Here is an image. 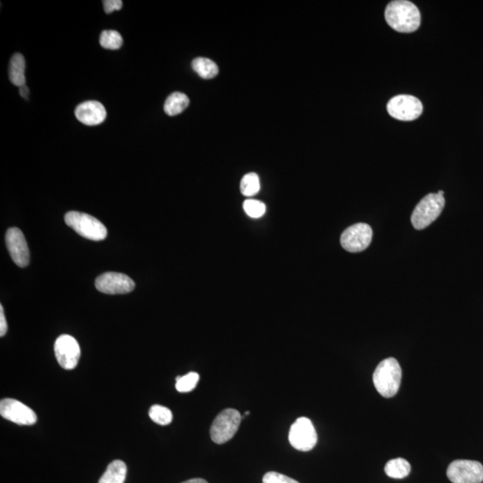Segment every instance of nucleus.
I'll use <instances>...</instances> for the list:
<instances>
[{
  "mask_svg": "<svg viewBox=\"0 0 483 483\" xmlns=\"http://www.w3.org/2000/svg\"><path fill=\"white\" fill-rule=\"evenodd\" d=\"M190 101L185 93L176 92L168 97L164 104V110L168 116L174 117L182 113L188 107Z\"/></svg>",
  "mask_w": 483,
  "mask_h": 483,
  "instance_id": "nucleus-17",
  "label": "nucleus"
},
{
  "mask_svg": "<svg viewBox=\"0 0 483 483\" xmlns=\"http://www.w3.org/2000/svg\"><path fill=\"white\" fill-rule=\"evenodd\" d=\"M126 464L123 461L115 460L108 464L99 483H124L126 481Z\"/></svg>",
  "mask_w": 483,
  "mask_h": 483,
  "instance_id": "nucleus-16",
  "label": "nucleus"
},
{
  "mask_svg": "<svg viewBox=\"0 0 483 483\" xmlns=\"http://www.w3.org/2000/svg\"><path fill=\"white\" fill-rule=\"evenodd\" d=\"M57 362L65 370H72L77 366L81 356L79 344L69 335H61L54 346Z\"/></svg>",
  "mask_w": 483,
  "mask_h": 483,
  "instance_id": "nucleus-10",
  "label": "nucleus"
},
{
  "mask_svg": "<svg viewBox=\"0 0 483 483\" xmlns=\"http://www.w3.org/2000/svg\"><path fill=\"white\" fill-rule=\"evenodd\" d=\"M66 225L86 239L102 241L107 237L106 226L96 217L79 211H69L66 214Z\"/></svg>",
  "mask_w": 483,
  "mask_h": 483,
  "instance_id": "nucleus-3",
  "label": "nucleus"
},
{
  "mask_svg": "<svg viewBox=\"0 0 483 483\" xmlns=\"http://www.w3.org/2000/svg\"><path fill=\"white\" fill-rule=\"evenodd\" d=\"M437 195L444 196V192H443V191H439V192H437Z\"/></svg>",
  "mask_w": 483,
  "mask_h": 483,
  "instance_id": "nucleus-30",
  "label": "nucleus"
},
{
  "mask_svg": "<svg viewBox=\"0 0 483 483\" xmlns=\"http://www.w3.org/2000/svg\"><path fill=\"white\" fill-rule=\"evenodd\" d=\"M264 483H300L288 476L277 472H268L264 476Z\"/></svg>",
  "mask_w": 483,
  "mask_h": 483,
  "instance_id": "nucleus-25",
  "label": "nucleus"
},
{
  "mask_svg": "<svg viewBox=\"0 0 483 483\" xmlns=\"http://www.w3.org/2000/svg\"><path fill=\"white\" fill-rule=\"evenodd\" d=\"M289 442L299 451H310L316 446L318 436L312 421L306 417L298 418L289 431Z\"/></svg>",
  "mask_w": 483,
  "mask_h": 483,
  "instance_id": "nucleus-6",
  "label": "nucleus"
},
{
  "mask_svg": "<svg viewBox=\"0 0 483 483\" xmlns=\"http://www.w3.org/2000/svg\"><path fill=\"white\" fill-rule=\"evenodd\" d=\"M386 110L393 119L413 121L421 116L424 107L421 101L415 96L397 95L388 102Z\"/></svg>",
  "mask_w": 483,
  "mask_h": 483,
  "instance_id": "nucleus-7",
  "label": "nucleus"
},
{
  "mask_svg": "<svg viewBox=\"0 0 483 483\" xmlns=\"http://www.w3.org/2000/svg\"><path fill=\"white\" fill-rule=\"evenodd\" d=\"M75 115L83 125L90 126L101 125L107 117L104 106L95 101H86L78 105Z\"/></svg>",
  "mask_w": 483,
  "mask_h": 483,
  "instance_id": "nucleus-14",
  "label": "nucleus"
},
{
  "mask_svg": "<svg viewBox=\"0 0 483 483\" xmlns=\"http://www.w3.org/2000/svg\"><path fill=\"white\" fill-rule=\"evenodd\" d=\"M402 379V370L397 359L389 357L380 362L373 373V384L382 397L397 395Z\"/></svg>",
  "mask_w": 483,
  "mask_h": 483,
  "instance_id": "nucleus-2",
  "label": "nucleus"
},
{
  "mask_svg": "<svg viewBox=\"0 0 483 483\" xmlns=\"http://www.w3.org/2000/svg\"><path fill=\"white\" fill-rule=\"evenodd\" d=\"M123 7V2L121 0H105L103 8L106 13L110 14L114 11H119Z\"/></svg>",
  "mask_w": 483,
  "mask_h": 483,
  "instance_id": "nucleus-26",
  "label": "nucleus"
},
{
  "mask_svg": "<svg viewBox=\"0 0 483 483\" xmlns=\"http://www.w3.org/2000/svg\"><path fill=\"white\" fill-rule=\"evenodd\" d=\"M411 466L404 458H395L388 461L385 466L386 475L393 479H404L409 475Z\"/></svg>",
  "mask_w": 483,
  "mask_h": 483,
  "instance_id": "nucleus-18",
  "label": "nucleus"
},
{
  "mask_svg": "<svg viewBox=\"0 0 483 483\" xmlns=\"http://www.w3.org/2000/svg\"><path fill=\"white\" fill-rule=\"evenodd\" d=\"M6 244L14 264L21 268L26 267L30 262V252L23 232L17 228H9L6 235Z\"/></svg>",
  "mask_w": 483,
  "mask_h": 483,
  "instance_id": "nucleus-13",
  "label": "nucleus"
},
{
  "mask_svg": "<svg viewBox=\"0 0 483 483\" xmlns=\"http://www.w3.org/2000/svg\"><path fill=\"white\" fill-rule=\"evenodd\" d=\"M26 63L22 54H14L9 63V80L14 86L21 87L26 86Z\"/></svg>",
  "mask_w": 483,
  "mask_h": 483,
  "instance_id": "nucleus-15",
  "label": "nucleus"
},
{
  "mask_svg": "<svg viewBox=\"0 0 483 483\" xmlns=\"http://www.w3.org/2000/svg\"><path fill=\"white\" fill-rule=\"evenodd\" d=\"M388 26L397 32H413L421 24V13L413 3L407 0H395L389 3L385 10Z\"/></svg>",
  "mask_w": 483,
  "mask_h": 483,
  "instance_id": "nucleus-1",
  "label": "nucleus"
},
{
  "mask_svg": "<svg viewBox=\"0 0 483 483\" xmlns=\"http://www.w3.org/2000/svg\"><path fill=\"white\" fill-rule=\"evenodd\" d=\"M446 475L453 483H482L483 466L479 462L460 459L449 464Z\"/></svg>",
  "mask_w": 483,
  "mask_h": 483,
  "instance_id": "nucleus-8",
  "label": "nucleus"
},
{
  "mask_svg": "<svg viewBox=\"0 0 483 483\" xmlns=\"http://www.w3.org/2000/svg\"><path fill=\"white\" fill-rule=\"evenodd\" d=\"M135 282L125 274L107 273L96 279L95 286L99 292L108 295L128 294L135 289Z\"/></svg>",
  "mask_w": 483,
  "mask_h": 483,
  "instance_id": "nucleus-12",
  "label": "nucleus"
},
{
  "mask_svg": "<svg viewBox=\"0 0 483 483\" xmlns=\"http://www.w3.org/2000/svg\"><path fill=\"white\" fill-rule=\"evenodd\" d=\"M8 323L4 314V308L0 306V337H4L7 334Z\"/></svg>",
  "mask_w": 483,
  "mask_h": 483,
  "instance_id": "nucleus-27",
  "label": "nucleus"
},
{
  "mask_svg": "<svg viewBox=\"0 0 483 483\" xmlns=\"http://www.w3.org/2000/svg\"><path fill=\"white\" fill-rule=\"evenodd\" d=\"M0 415L18 425H33L37 422L34 411L13 398H6L0 402Z\"/></svg>",
  "mask_w": 483,
  "mask_h": 483,
  "instance_id": "nucleus-11",
  "label": "nucleus"
},
{
  "mask_svg": "<svg viewBox=\"0 0 483 483\" xmlns=\"http://www.w3.org/2000/svg\"><path fill=\"white\" fill-rule=\"evenodd\" d=\"M183 483H208L205 480L201 479V478H195V479H191L188 480V481H186Z\"/></svg>",
  "mask_w": 483,
  "mask_h": 483,
  "instance_id": "nucleus-29",
  "label": "nucleus"
},
{
  "mask_svg": "<svg viewBox=\"0 0 483 483\" xmlns=\"http://www.w3.org/2000/svg\"><path fill=\"white\" fill-rule=\"evenodd\" d=\"M445 206V198L437 193H430L419 202L411 217L413 228L422 230L440 217Z\"/></svg>",
  "mask_w": 483,
  "mask_h": 483,
  "instance_id": "nucleus-4",
  "label": "nucleus"
},
{
  "mask_svg": "<svg viewBox=\"0 0 483 483\" xmlns=\"http://www.w3.org/2000/svg\"><path fill=\"white\" fill-rule=\"evenodd\" d=\"M244 210L247 215L253 219H259L264 215L266 206L264 202L248 199L244 202Z\"/></svg>",
  "mask_w": 483,
  "mask_h": 483,
  "instance_id": "nucleus-24",
  "label": "nucleus"
},
{
  "mask_svg": "<svg viewBox=\"0 0 483 483\" xmlns=\"http://www.w3.org/2000/svg\"><path fill=\"white\" fill-rule=\"evenodd\" d=\"M200 376L196 373H189L185 376H178L176 379V388L180 393L191 392L198 384Z\"/></svg>",
  "mask_w": 483,
  "mask_h": 483,
  "instance_id": "nucleus-23",
  "label": "nucleus"
},
{
  "mask_svg": "<svg viewBox=\"0 0 483 483\" xmlns=\"http://www.w3.org/2000/svg\"><path fill=\"white\" fill-rule=\"evenodd\" d=\"M101 47L107 50H119L123 45V38L119 32L104 31L99 37Z\"/></svg>",
  "mask_w": 483,
  "mask_h": 483,
  "instance_id": "nucleus-22",
  "label": "nucleus"
},
{
  "mask_svg": "<svg viewBox=\"0 0 483 483\" xmlns=\"http://www.w3.org/2000/svg\"><path fill=\"white\" fill-rule=\"evenodd\" d=\"M20 88V95L23 97L24 99L28 98L29 96V88L26 86H21L19 87Z\"/></svg>",
  "mask_w": 483,
  "mask_h": 483,
  "instance_id": "nucleus-28",
  "label": "nucleus"
},
{
  "mask_svg": "<svg viewBox=\"0 0 483 483\" xmlns=\"http://www.w3.org/2000/svg\"><path fill=\"white\" fill-rule=\"evenodd\" d=\"M193 70L204 79H211L219 74V68L215 62L206 57H197L192 62Z\"/></svg>",
  "mask_w": 483,
  "mask_h": 483,
  "instance_id": "nucleus-19",
  "label": "nucleus"
},
{
  "mask_svg": "<svg viewBox=\"0 0 483 483\" xmlns=\"http://www.w3.org/2000/svg\"><path fill=\"white\" fill-rule=\"evenodd\" d=\"M373 229L365 223H357L347 228L341 235L343 248L350 253H360L369 247L373 240Z\"/></svg>",
  "mask_w": 483,
  "mask_h": 483,
  "instance_id": "nucleus-9",
  "label": "nucleus"
},
{
  "mask_svg": "<svg viewBox=\"0 0 483 483\" xmlns=\"http://www.w3.org/2000/svg\"><path fill=\"white\" fill-rule=\"evenodd\" d=\"M241 193L246 197H253L257 195L261 189V183L257 174L249 173L246 175L241 180Z\"/></svg>",
  "mask_w": 483,
  "mask_h": 483,
  "instance_id": "nucleus-20",
  "label": "nucleus"
},
{
  "mask_svg": "<svg viewBox=\"0 0 483 483\" xmlns=\"http://www.w3.org/2000/svg\"><path fill=\"white\" fill-rule=\"evenodd\" d=\"M241 421V415L237 410L228 408L222 411L214 420L210 428V437L216 444H224L237 433Z\"/></svg>",
  "mask_w": 483,
  "mask_h": 483,
  "instance_id": "nucleus-5",
  "label": "nucleus"
},
{
  "mask_svg": "<svg viewBox=\"0 0 483 483\" xmlns=\"http://www.w3.org/2000/svg\"><path fill=\"white\" fill-rule=\"evenodd\" d=\"M149 415L154 422L163 425V426L170 424L172 419H173L171 411L167 407L159 406V404H154L150 407Z\"/></svg>",
  "mask_w": 483,
  "mask_h": 483,
  "instance_id": "nucleus-21",
  "label": "nucleus"
}]
</instances>
